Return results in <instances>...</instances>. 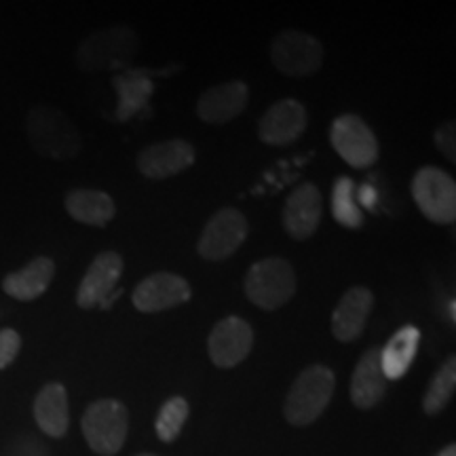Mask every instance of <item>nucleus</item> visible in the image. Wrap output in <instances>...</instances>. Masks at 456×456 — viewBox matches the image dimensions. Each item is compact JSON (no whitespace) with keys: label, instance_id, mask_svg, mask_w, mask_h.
Returning <instances> with one entry per match:
<instances>
[{"label":"nucleus","instance_id":"obj_1","mask_svg":"<svg viewBox=\"0 0 456 456\" xmlns=\"http://www.w3.org/2000/svg\"><path fill=\"white\" fill-rule=\"evenodd\" d=\"M26 134L34 151L51 161H70L83 148L77 125L51 106H37L28 112Z\"/></svg>","mask_w":456,"mask_h":456},{"label":"nucleus","instance_id":"obj_2","mask_svg":"<svg viewBox=\"0 0 456 456\" xmlns=\"http://www.w3.org/2000/svg\"><path fill=\"white\" fill-rule=\"evenodd\" d=\"M138 34L129 26H108L78 45L74 61L83 72L127 70L138 51Z\"/></svg>","mask_w":456,"mask_h":456},{"label":"nucleus","instance_id":"obj_3","mask_svg":"<svg viewBox=\"0 0 456 456\" xmlns=\"http://www.w3.org/2000/svg\"><path fill=\"white\" fill-rule=\"evenodd\" d=\"M336 376L323 363H313L302 370L285 397V420L294 427H306L326 412L334 395Z\"/></svg>","mask_w":456,"mask_h":456},{"label":"nucleus","instance_id":"obj_4","mask_svg":"<svg viewBox=\"0 0 456 456\" xmlns=\"http://www.w3.org/2000/svg\"><path fill=\"white\" fill-rule=\"evenodd\" d=\"M294 266L285 258L271 256V258L254 262L243 281L248 300L262 311H277L288 305L296 294Z\"/></svg>","mask_w":456,"mask_h":456},{"label":"nucleus","instance_id":"obj_5","mask_svg":"<svg viewBox=\"0 0 456 456\" xmlns=\"http://www.w3.org/2000/svg\"><path fill=\"white\" fill-rule=\"evenodd\" d=\"M83 436L89 448L100 456H114L125 446L129 433L127 406L118 399L104 397L85 410Z\"/></svg>","mask_w":456,"mask_h":456},{"label":"nucleus","instance_id":"obj_6","mask_svg":"<svg viewBox=\"0 0 456 456\" xmlns=\"http://www.w3.org/2000/svg\"><path fill=\"white\" fill-rule=\"evenodd\" d=\"M414 203L427 220L436 224H454L456 184L452 175L440 167H420L410 182Z\"/></svg>","mask_w":456,"mask_h":456},{"label":"nucleus","instance_id":"obj_7","mask_svg":"<svg viewBox=\"0 0 456 456\" xmlns=\"http://www.w3.org/2000/svg\"><path fill=\"white\" fill-rule=\"evenodd\" d=\"M271 60L285 77H311L323 64V45L306 32L283 30L273 38Z\"/></svg>","mask_w":456,"mask_h":456},{"label":"nucleus","instance_id":"obj_8","mask_svg":"<svg viewBox=\"0 0 456 456\" xmlns=\"http://www.w3.org/2000/svg\"><path fill=\"white\" fill-rule=\"evenodd\" d=\"M330 142L342 161L349 163L353 169L372 167L379 161V140L368 123L357 114H340L330 127Z\"/></svg>","mask_w":456,"mask_h":456},{"label":"nucleus","instance_id":"obj_9","mask_svg":"<svg viewBox=\"0 0 456 456\" xmlns=\"http://www.w3.org/2000/svg\"><path fill=\"white\" fill-rule=\"evenodd\" d=\"M248 220L239 209L222 208L205 222L197 252L203 260L220 262L231 258L248 239Z\"/></svg>","mask_w":456,"mask_h":456},{"label":"nucleus","instance_id":"obj_10","mask_svg":"<svg viewBox=\"0 0 456 456\" xmlns=\"http://www.w3.org/2000/svg\"><path fill=\"white\" fill-rule=\"evenodd\" d=\"M254 346V330L237 315H228L216 323L208 338V353L218 368H235L249 355Z\"/></svg>","mask_w":456,"mask_h":456},{"label":"nucleus","instance_id":"obj_11","mask_svg":"<svg viewBox=\"0 0 456 456\" xmlns=\"http://www.w3.org/2000/svg\"><path fill=\"white\" fill-rule=\"evenodd\" d=\"M309 125V110L294 98L279 100L262 114L258 138L269 146H289L300 138Z\"/></svg>","mask_w":456,"mask_h":456},{"label":"nucleus","instance_id":"obj_12","mask_svg":"<svg viewBox=\"0 0 456 456\" xmlns=\"http://www.w3.org/2000/svg\"><path fill=\"white\" fill-rule=\"evenodd\" d=\"M192 289L184 277L175 273H155L135 285L131 302L140 313H161L191 300Z\"/></svg>","mask_w":456,"mask_h":456},{"label":"nucleus","instance_id":"obj_13","mask_svg":"<svg viewBox=\"0 0 456 456\" xmlns=\"http://www.w3.org/2000/svg\"><path fill=\"white\" fill-rule=\"evenodd\" d=\"M323 216L322 191L311 182H302L283 205V228L296 241H305L317 232Z\"/></svg>","mask_w":456,"mask_h":456},{"label":"nucleus","instance_id":"obj_14","mask_svg":"<svg viewBox=\"0 0 456 456\" xmlns=\"http://www.w3.org/2000/svg\"><path fill=\"white\" fill-rule=\"evenodd\" d=\"M195 146L186 140H165L151 144L138 155V169L148 180H165L178 175L195 163Z\"/></svg>","mask_w":456,"mask_h":456},{"label":"nucleus","instance_id":"obj_15","mask_svg":"<svg viewBox=\"0 0 456 456\" xmlns=\"http://www.w3.org/2000/svg\"><path fill=\"white\" fill-rule=\"evenodd\" d=\"M123 256L112 252V249L95 256L77 289V305L81 306V309L100 306V302L117 289V283L123 275Z\"/></svg>","mask_w":456,"mask_h":456},{"label":"nucleus","instance_id":"obj_16","mask_svg":"<svg viewBox=\"0 0 456 456\" xmlns=\"http://www.w3.org/2000/svg\"><path fill=\"white\" fill-rule=\"evenodd\" d=\"M249 102V87L243 81H231L205 89L197 100V114L203 123L224 125L245 110Z\"/></svg>","mask_w":456,"mask_h":456},{"label":"nucleus","instance_id":"obj_17","mask_svg":"<svg viewBox=\"0 0 456 456\" xmlns=\"http://www.w3.org/2000/svg\"><path fill=\"white\" fill-rule=\"evenodd\" d=\"M374 309V294L368 288L346 289L338 305L332 313V328L334 338L338 342H353L362 336L370 313Z\"/></svg>","mask_w":456,"mask_h":456},{"label":"nucleus","instance_id":"obj_18","mask_svg":"<svg viewBox=\"0 0 456 456\" xmlns=\"http://www.w3.org/2000/svg\"><path fill=\"white\" fill-rule=\"evenodd\" d=\"M387 391V379L380 366V349L372 346L363 353L351 379V399L357 408L370 410L380 402Z\"/></svg>","mask_w":456,"mask_h":456},{"label":"nucleus","instance_id":"obj_19","mask_svg":"<svg viewBox=\"0 0 456 456\" xmlns=\"http://www.w3.org/2000/svg\"><path fill=\"white\" fill-rule=\"evenodd\" d=\"M55 277V262L47 258V256H38L28 262L21 271L9 273L3 279V289L4 294L11 298L30 302L41 298L47 292V288Z\"/></svg>","mask_w":456,"mask_h":456},{"label":"nucleus","instance_id":"obj_20","mask_svg":"<svg viewBox=\"0 0 456 456\" xmlns=\"http://www.w3.org/2000/svg\"><path fill=\"white\" fill-rule=\"evenodd\" d=\"M34 420L38 429L49 437H64L70 427V408H68L66 387L49 383L38 391L34 399Z\"/></svg>","mask_w":456,"mask_h":456},{"label":"nucleus","instance_id":"obj_21","mask_svg":"<svg viewBox=\"0 0 456 456\" xmlns=\"http://www.w3.org/2000/svg\"><path fill=\"white\" fill-rule=\"evenodd\" d=\"M112 85L118 94L117 121H129L135 114L148 110V100L155 91V83L146 70L127 68L112 78Z\"/></svg>","mask_w":456,"mask_h":456},{"label":"nucleus","instance_id":"obj_22","mask_svg":"<svg viewBox=\"0 0 456 456\" xmlns=\"http://www.w3.org/2000/svg\"><path fill=\"white\" fill-rule=\"evenodd\" d=\"M64 205L70 218L87 226L110 224L117 214L112 197L104 191H94V188H74L66 195Z\"/></svg>","mask_w":456,"mask_h":456},{"label":"nucleus","instance_id":"obj_23","mask_svg":"<svg viewBox=\"0 0 456 456\" xmlns=\"http://www.w3.org/2000/svg\"><path fill=\"white\" fill-rule=\"evenodd\" d=\"M420 330L416 326H403L391 336L385 349H380V366L387 380H399L412 366L419 351Z\"/></svg>","mask_w":456,"mask_h":456},{"label":"nucleus","instance_id":"obj_24","mask_svg":"<svg viewBox=\"0 0 456 456\" xmlns=\"http://www.w3.org/2000/svg\"><path fill=\"white\" fill-rule=\"evenodd\" d=\"M456 389V357L450 355L446 362L442 363L436 376L431 379L429 387H427L425 399H423V410L427 416L440 414L444 408L448 406V402L452 399Z\"/></svg>","mask_w":456,"mask_h":456},{"label":"nucleus","instance_id":"obj_25","mask_svg":"<svg viewBox=\"0 0 456 456\" xmlns=\"http://www.w3.org/2000/svg\"><path fill=\"white\" fill-rule=\"evenodd\" d=\"M355 182L351 178H338L332 188V216L338 224L353 228L363 226V214L355 203Z\"/></svg>","mask_w":456,"mask_h":456},{"label":"nucleus","instance_id":"obj_26","mask_svg":"<svg viewBox=\"0 0 456 456\" xmlns=\"http://www.w3.org/2000/svg\"><path fill=\"white\" fill-rule=\"evenodd\" d=\"M188 414H191V406H188L184 397H169L161 406V410H159L157 416L155 429L159 440L165 444L178 440L182 429H184V423L188 420Z\"/></svg>","mask_w":456,"mask_h":456},{"label":"nucleus","instance_id":"obj_27","mask_svg":"<svg viewBox=\"0 0 456 456\" xmlns=\"http://www.w3.org/2000/svg\"><path fill=\"white\" fill-rule=\"evenodd\" d=\"M21 351V336L13 328L0 330V370L9 368Z\"/></svg>","mask_w":456,"mask_h":456},{"label":"nucleus","instance_id":"obj_28","mask_svg":"<svg viewBox=\"0 0 456 456\" xmlns=\"http://www.w3.org/2000/svg\"><path fill=\"white\" fill-rule=\"evenodd\" d=\"M454 127L456 125L452 121L444 123L437 127L436 135H433L437 151H440L446 159H450V161H456V129Z\"/></svg>","mask_w":456,"mask_h":456},{"label":"nucleus","instance_id":"obj_29","mask_svg":"<svg viewBox=\"0 0 456 456\" xmlns=\"http://www.w3.org/2000/svg\"><path fill=\"white\" fill-rule=\"evenodd\" d=\"M355 195L359 199V203L363 205V208L370 209V212H374L376 209V203H379V192H376V188L372 184H362L355 188Z\"/></svg>","mask_w":456,"mask_h":456},{"label":"nucleus","instance_id":"obj_30","mask_svg":"<svg viewBox=\"0 0 456 456\" xmlns=\"http://www.w3.org/2000/svg\"><path fill=\"white\" fill-rule=\"evenodd\" d=\"M121 294H123V289H121V288H117V289H114V292L108 294L106 298L100 302V306H98V309H102V311H108V309H110V306L114 305V302L118 300V296H121Z\"/></svg>","mask_w":456,"mask_h":456},{"label":"nucleus","instance_id":"obj_31","mask_svg":"<svg viewBox=\"0 0 456 456\" xmlns=\"http://www.w3.org/2000/svg\"><path fill=\"white\" fill-rule=\"evenodd\" d=\"M437 456H456V446H454V444H450V446L444 448Z\"/></svg>","mask_w":456,"mask_h":456},{"label":"nucleus","instance_id":"obj_32","mask_svg":"<svg viewBox=\"0 0 456 456\" xmlns=\"http://www.w3.org/2000/svg\"><path fill=\"white\" fill-rule=\"evenodd\" d=\"M135 456H157V454H151V452H144V454H135Z\"/></svg>","mask_w":456,"mask_h":456}]
</instances>
